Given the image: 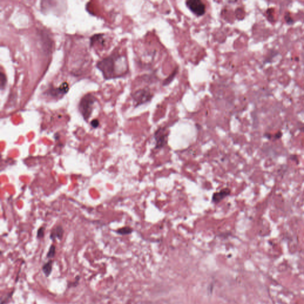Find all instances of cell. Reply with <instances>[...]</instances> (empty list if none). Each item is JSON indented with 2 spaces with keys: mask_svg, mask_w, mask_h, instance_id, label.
<instances>
[{
  "mask_svg": "<svg viewBox=\"0 0 304 304\" xmlns=\"http://www.w3.org/2000/svg\"><path fill=\"white\" fill-rule=\"evenodd\" d=\"M152 96L150 90L147 89L139 90L133 94V98L137 105H140L149 101Z\"/></svg>",
  "mask_w": 304,
  "mask_h": 304,
  "instance_id": "5",
  "label": "cell"
},
{
  "mask_svg": "<svg viewBox=\"0 0 304 304\" xmlns=\"http://www.w3.org/2000/svg\"><path fill=\"white\" fill-rule=\"evenodd\" d=\"M64 234V230L63 228L61 226H58L55 228V229H54L51 232L50 238L52 240H55L56 238L61 240L63 238V236Z\"/></svg>",
  "mask_w": 304,
  "mask_h": 304,
  "instance_id": "8",
  "label": "cell"
},
{
  "mask_svg": "<svg viewBox=\"0 0 304 304\" xmlns=\"http://www.w3.org/2000/svg\"><path fill=\"white\" fill-rule=\"evenodd\" d=\"M52 263L53 261L52 260H49L42 267V270L46 277H48L50 275L52 271Z\"/></svg>",
  "mask_w": 304,
  "mask_h": 304,
  "instance_id": "9",
  "label": "cell"
},
{
  "mask_svg": "<svg viewBox=\"0 0 304 304\" xmlns=\"http://www.w3.org/2000/svg\"><path fill=\"white\" fill-rule=\"evenodd\" d=\"M69 89V84L66 82H64L62 83L59 87L58 88H52L49 90V93L52 96L58 97L59 96H62L67 93Z\"/></svg>",
  "mask_w": 304,
  "mask_h": 304,
  "instance_id": "7",
  "label": "cell"
},
{
  "mask_svg": "<svg viewBox=\"0 0 304 304\" xmlns=\"http://www.w3.org/2000/svg\"><path fill=\"white\" fill-rule=\"evenodd\" d=\"M99 122L97 119H93V120L91 121V125L93 127V128H97V127L99 126Z\"/></svg>",
  "mask_w": 304,
  "mask_h": 304,
  "instance_id": "15",
  "label": "cell"
},
{
  "mask_svg": "<svg viewBox=\"0 0 304 304\" xmlns=\"http://www.w3.org/2000/svg\"><path fill=\"white\" fill-rule=\"evenodd\" d=\"M95 102V97L90 94L85 95L80 100L78 106L79 110L85 120L87 121L91 116Z\"/></svg>",
  "mask_w": 304,
  "mask_h": 304,
  "instance_id": "2",
  "label": "cell"
},
{
  "mask_svg": "<svg viewBox=\"0 0 304 304\" xmlns=\"http://www.w3.org/2000/svg\"><path fill=\"white\" fill-rule=\"evenodd\" d=\"M300 130H301V131H302V132H304V127H302V128H300Z\"/></svg>",
  "mask_w": 304,
  "mask_h": 304,
  "instance_id": "19",
  "label": "cell"
},
{
  "mask_svg": "<svg viewBox=\"0 0 304 304\" xmlns=\"http://www.w3.org/2000/svg\"><path fill=\"white\" fill-rule=\"evenodd\" d=\"M230 194V190L228 188L222 189L218 192H215L212 195V202L215 204H219L224 198Z\"/></svg>",
  "mask_w": 304,
  "mask_h": 304,
  "instance_id": "6",
  "label": "cell"
},
{
  "mask_svg": "<svg viewBox=\"0 0 304 304\" xmlns=\"http://www.w3.org/2000/svg\"><path fill=\"white\" fill-rule=\"evenodd\" d=\"M282 135H283V134H282V133L281 131H278L277 133H276L275 135L274 136V139L276 140L280 139V138L282 137Z\"/></svg>",
  "mask_w": 304,
  "mask_h": 304,
  "instance_id": "17",
  "label": "cell"
},
{
  "mask_svg": "<svg viewBox=\"0 0 304 304\" xmlns=\"http://www.w3.org/2000/svg\"><path fill=\"white\" fill-rule=\"evenodd\" d=\"M0 85H1V89L2 90L4 89V88L5 87L6 83H7V79H6V77L5 76V74L4 73H1V74H0Z\"/></svg>",
  "mask_w": 304,
  "mask_h": 304,
  "instance_id": "11",
  "label": "cell"
},
{
  "mask_svg": "<svg viewBox=\"0 0 304 304\" xmlns=\"http://www.w3.org/2000/svg\"><path fill=\"white\" fill-rule=\"evenodd\" d=\"M44 233H45V228L41 227L38 230V232H37V237L39 239L42 238L44 236Z\"/></svg>",
  "mask_w": 304,
  "mask_h": 304,
  "instance_id": "14",
  "label": "cell"
},
{
  "mask_svg": "<svg viewBox=\"0 0 304 304\" xmlns=\"http://www.w3.org/2000/svg\"><path fill=\"white\" fill-rule=\"evenodd\" d=\"M290 159L291 160L294 161V162H295L297 163V164L299 163V160H298V156L296 154H292L291 155V156H290Z\"/></svg>",
  "mask_w": 304,
  "mask_h": 304,
  "instance_id": "16",
  "label": "cell"
},
{
  "mask_svg": "<svg viewBox=\"0 0 304 304\" xmlns=\"http://www.w3.org/2000/svg\"><path fill=\"white\" fill-rule=\"evenodd\" d=\"M133 229H132L131 228L129 227V226H125V227H123L118 229V230L116 231V232H117V233L119 234V235H127L131 234L132 232H133Z\"/></svg>",
  "mask_w": 304,
  "mask_h": 304,
  "instance_id": "10",
  "label": "cell"
},
{
  "mask_svg": "<svg viewBox=\"0 0 304 304\" xmlns=\"http://www.w3.org/2000/svg\"><path fill=\"white\" fill-rule=\"evenodd\" d=\"M264 136V137H266L267 139L271 140V134H270V133H265Z\"/></svg>",
  "mask_w": 304,
  "mask_h": 304,
  "instance_id": "18",
  "label": "cell"
},
{
  "mask_svg": "<svg viewBox=\"0 0 304 304\" xmlns=\"http://www.w3.org/2000/svg\"><path fill=\"white\" fill-rule=\"evenodd\" d=\"M186 4L190 10L197 16H201L206 12V6L200 0H190L186 2Z\"/></svg>",
  "mask_w": 304,
  "mask_h": 304,
  "instance_id": "4",
  "label": "cell"
},
{
  "mask_svg": "<svg viewBox=\"0 0 304 304\" xmlns=\"http://www.w3.org/2000/svg\"><path fill=\"white\" fill-rule=\"evenodd\" d=\"M97 67L107 80L124 76L128 70L125 57L117 54L103 58L97 64Z\"/></svg>",
  "mask_w": 304,
  "mask_h": 304,
  "instance_id": "1",
  "label": "cell"
},
{
  "mask_svg": "<svg viewBox=\"0 0 304 304\" xmlns=\"http://www.w3.org/2000/svg\"><path fill=\"white\" fill-rule=\"evenodd\" d=\"M154 137L156 141V149H160L165 147L167 143V133L165 128L160 127L155 131Z\"/></svg>",
  "mask_w": 304,
  "mask_h": 304,
  "instance_id": "3",
  "label": "cell"
},
{
  "mask_svg": "<svg viewBox=\"0 0 304 304\" xmlns=\"http://www.w3.org/2000/svg\"><path fill=\"white\" fill-rule=\"evenodd\" d=\"M285 20L286 21V23L289 24H292L294 22V20L293 18L291 17V14L289 12H286L285 15Z\"/></svg>",
  "mask_w": 304,
  "mask_h": 304,
  "instance_id": "13",
  "label": "cell"
},
{
  "mask_svg": "<svg viewBox=\"0 0 304 304\" xmlns=\"http://www.w3.org/2000/svg\"><path fill=\"white\" fill-rule=\"evenodd\" d=\"M55 253H56L55 246L53 245H52L50 246V248H49L48 252V254H47V258H53V257H54V256L55 255Z\"/></svg>",
  "mask_w": 304,
  "mask_h": 304,
  "instance_id": "12",
  "label": "cell"
}]
</instances>
